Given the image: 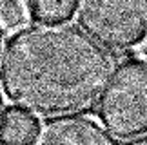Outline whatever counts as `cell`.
Listing matches in <instances>:
<instances>
[{
	"instance_id": "1",
	"label": "cell",
	"mask_w": 147,
	"mask_h": 145,
	"mask_svg": "<svg viewBox=\"0 0 147 145\" xmlns=\"http://www.w3.org/2000/svg\"><path fill=\"white\" fill-rule=\"evenodd\" d=\"M115 58L84 29L65 22H36L7 38L0 85L13 105L35 116H64L98 102Z\"/></svg>"
},
{
	"instance_id": "2",
	"label": "cell",
	"mask_w": 147,
	"mask_h": 145,
	"mask_svg": "<svg viewBox=\"0 0 147 145\" xmlns=\"http://www.w3.org/2000/svg\"><path fill=\"white\" fill-rule=\"evenodd\" d=\"M98 120L120 142L147 134V60L136 56L113 71L98 103Z\"/></svg>"
},
{
	"instance_id": "3",
	"label": "cell",
	"mask_w": 147,
	"mask_h": 145,
	"mask_svg": "<svg viewBox=\"0 0 147 145\" xmlns=\"http://www.w3.org/2000/svg\"><path fill=\"white\" fill-rule=\"evenodd\" d=\"M75 16L107 49H136L147 38V0H76Z\"/></svg>"
},
{
	"instance_id": "4",
	"label": "cell",
	"mask_w": 147,
	"mask_h": 145,
	"mask_svg": "<svg viewBox=\"0 0 147 145\" xmlns=\"http://www.w3.org/2000/svg\"><path fill=\"white\" fill-rule=\"evenodd\" d=\"M115 142L113 134L98 120L69 114L46 120L35 140L40 145H109Z\"/></svg>"
},
{
	"instance_id": "5",
	"label": "cell",
	"mask_w": 147,
	"mask_h": 145,
	"mask_svg": "<svg viewBox=\"0 0 147 145\" xmlns=\"http://www.w3.org/2000/svg\"><path fill=\"white\" fill-rule=\"evenodd\" d=\"M40 125L35 114L16 107L5 109L0 120V143L2 145H29L35 143Z\"/></svg>"
},
{
	"instance_id": "6",
	"label": "cell",
	"mask_w": 147,
	"mask_h": 145,
	"mask_svg": "<svg viewBox=\"0 0 147 145\" xmlns=\"http://www.w3.org/2000/svg\"><path fill=\"white\" fill-rule=\"evenodd\" d=\"M36 22H67L75 15L76 0H27Z\"/></svg>"
},
{
	"instance_id": "7",
	"label": "cell",
	"mask_w": 147,
	"mask_h": 145,
	"mask_svg": "<svg viewBox=\"0 0 147 145\" xmlns=\"http://www.w3.org/2000/svg\"><path fill=\"white\" fill-rule=\"evenodd\" d=\"M29 16L27 0H0V24L4 29H18L27 24Z\"/></svg>"
},
{
	"instance_id": "8",
	"label": "cell",
	"mask_w": 147,
	"mask_h": 145,
	"mask_svg": "<svg viewBox=\"0 0 147 145\" xmlns=\"http://www.w3.org/2000/svg\"><path fill=\"white\" fill-rule=\"evenodd\" d=\"M136 56L147 60V38H145V40H144V42L136 47Z\"/></svg>"
},
{
	"instance_id": "9",
	"label": "cell",
	"mask_w": 147,
	"mask_h": 145,
	"mask_svg": "<svg viewBox=\"0 0 147 145\" xmlns=\"http://www.w3.org/2000/svg\"><path fill=\"white\" fill-rule=\"evenodd\" d=\"M2 114H4V100H2V91H0V120H2Z\"/></svg>"
},
{
	"instance_id": "10",
	"label": "cell",
	"mask_w": 147,
	"mask_h": 145,
	"mask_svg": "<svg viewBox=\"0 0 147 145\" xmlns=\"http://www.w3.org/2000/svg\"><path fill=\"white\" fill-rule=\"evenodd\" d=\"M2 35H4V27L0 24V49H2Z\"/></svg>"
}]
</instances>
